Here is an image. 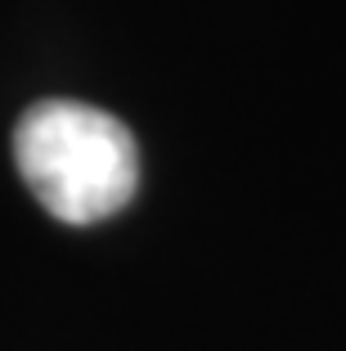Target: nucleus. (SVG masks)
Here are the masks:
<instances>
[{
  "label": "nucleus",
  "instance_id": "1",
  "mask_svg": "<svg viewBox=\"0 0 346 351\" xmlns=\"http://www.w3.org/2000/svg\"><path fill=\"white\" fill-rule=\"evenodd\" d=\"M14 162L50 217L95 226L131 203L140 149L112 113L77 99H41L18 117Z\"/></svg>",
  "mask_w": 346,
  "mask_h": 351
}]
</instances>
